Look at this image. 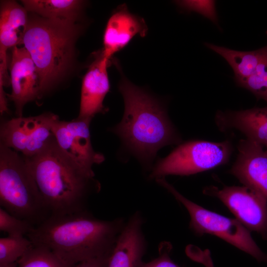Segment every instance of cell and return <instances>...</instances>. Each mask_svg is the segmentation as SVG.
<instances>
[{
    "label": "cell",
    "instance_id": "obj_1",
    "mask_svg": "<svg viewBox=\"0 0 267 267\" xmlns=\"http://www.w3.org/2000/svg\"><path fill=\"white\" fill-rule=\"evenodd\" d=\"M126 222L97 219L87 210L50 216L26 236L46 247L71 267L84 261L109 255Z\"/></svg>",
    "mask_w": 267,
    "mask_h": 267
},
{
    "label": "cell",
    "instance_id": "obj_2",
    "mask_svg": "<svg viewBox=\"0 0 267 267\" xmlns=\"http://www.w3.org/2000/svg\"><path fill=\"white\" fill-rule=\"evenodd\" d=\"M25 158L50 216L87 210L89 197L100 190L94 175L62 150L54 136L40 152Z\"/></svg>",
    "mask_w": 267,
    "mask_h": 267
},
{
    "label": "cell",
    "instance_id": "obj_3",
    "mask_svg": "<svg viewBox=\"0 0 267 267\" xmlns=\"http://www.w3.org/2000/svg\"><path fill=\"white\" fill-rule=\"evenodd\" d=\"M118 88L125 110L121 122L112 131L134 154L149 161L162 147L180 141L166 109L157 99L124 76Z\"/></svg>",
    "mask_w": 267,
    "mask_h": 267
},
{
    "label": "cell",
    "instance_id": "obj_4",
    "mask_svg": "<svg viewBox=\"0 0 267 267\" xmlns=\"http://www.w3.org/2000/svg\"><path fill=\"white\" fill-rule=\"evenodd\" d=\"M76 33L73 21L40 16L29 19L22 44L36 65L40 98L69 67Z\"/></svg>",
    "mask_w": 267,
    "mask_h": 267
},
{
    "label": "cell",
    "instance_id": "obj_5",
    "mask_svg": "<svg viewBox=\"0 0 267 267\" xmlns=\"http://www.w3.org/2000/svg\"><path fill=\"white\" fill-rule=\"evenodd\" d=\"M0 205L34 227L50 215L21 154L0 144Z\"/></svg>",
    "mask_w": 267,
    "mask_h": 267
},
{
    "label": "cell",
    "instance_id": "obj_6",
    "mask_svg": "<svg viewBox=\"0 0 267 267\" xmlns=\"http://www.w3.org/2000/svg\"><path fill=\"white\" fill-rule=\"evenodd\" d=\"M187 210L190 228L196 234H210L254 257L259 262L267 263V254L264 252L252 238L250 230L236 219L223 216L209 211L187 199L170 184L164 177L156 179Z\"/></svg>",
    "mask_w": 267,
    "mask_h": 267
},
{
    "label": "cell",
    "instance_id": "obj_7",
    "mask_svg": "<svg viewBox=\"0 0 267 267\" xmlns=\"http://www.w3.org/2000/svg\"><path fill=\"white\" fill-rule=\"evenodd\" d=\"M232 151L229 140H191L179 145L153 167L149 177L188 176L214 169L228 162Z\"/></svg>",
    "mask_w": 267,
    "mask_h": 267
},
{
    "label": "cell",
    "instance_id": "obj_8",
    "mask_svg": "<svg viewBox=\"0 0 267 267\" xmlns=\"http://www.w3.org/2000/svg\"><path fill=\"white\" fill-rule=\"evenodd\" d=\"M58 118L54 113L45 112L3 121L0 127V144L25 157L32 156L42 150L54 136L51 129Z\"/></svg>",
    "mask_w": 267,
    "mask_h": 267
},
{
    "label": "cell",
    "instance_id": "obj_9",
    "mask_svg": "<svg viewBox=\"0 0 267 267\" xmlns=\"http://www.w3.org/2000/svg\"><path fill=\"white\" fill-rule=\"evenodd\" d=\"M203 193L220 199L248 230L267 239V202L259 193L244 185L209 186Z\"/></svg>",
    "mask_w": 267,
    "mask_h": 267
},
{
    "label": "cell",
    "instance_id": "obj_10",
    "mask_svg": "<svg viewBox=\"0 0 267 267\" xmlns=\"http://www.w3.org/2000/svg\"><path fill=\"white\" fill-rule=\"evenodd\" d=\"M90 122L78 118L71 121H61L59 118L53 123L51 130L61 150L85 171L94 175L92 166L102 163L105 158L92 148Z\"/></svg>",
    "mask_w": 267,
    "mask_h": 267
},
{
    "label": "cell",
    "instance_id": "obj_11",
    "mask_svg": "<svg viewBox=\"0 0 267 267\" xmlns=\"http://www.w3.org/2000/svg\"><path fill=\"white\" fill-rule=\"evenodd\" d=\"M10 74L12 91L7 96L14 104L17 117H22L25 105L40 98L38 71L24 46H16L12 48Z\"/></svg>",
    "mask_w": 267,
    "mask_h": 267
},
{
    "label": "cell",
    "instance_id": "obj_12",
    "mask_svg": "<svg viewBox=\"0 0 267 267\" xmlns=\"http://www.w3.org/2000/svg\"><path fill=\"white\" fill-rule=\"evenodd\" d=\"M264 147L247 138L240 140L237 159L229 172L267 202V150Z\"/></svg>",
    "mask_w": 267,
    "mask_h": 267
},
{
    "label": "cell",
    "instance_id": "obj_13",
    "mask_svg": "<svg viewBox=\"0 0 267 267\" xmlns=\"http://www.w3.org/2000/svg\"><path fill=\"white\" fill-rule=\"evenodd\" d=\"M109 62L101 50L89 65L82 81L78 118L91 121L96 114L106 112L103 102L110 89L107 73Z\"/></svg>",
    "mask_w": 267,
    "mask_h": 267
},
{
    "label": "cell",
    "instance_id": "obj_14",
    "mask_svg": "<svg viewBox=\"0 0 267 267\" xmlns=\"http://www.w3.org/2000/svg\"><path fill=\"white\" fill-rule=\"evenodd\" d=\"M148 28L144 20L132 13L126 4L119 6L109 18L103 35V56L110 60L135 36L144 37Z\"/></svg>",
    "mask_w": 267,
    "mask_h": 267
},
{
    "label": "cell",
    "instance_id": "obj_15",
    "mask_svg": "<svg viewBox=\"0 0 267 267\" xmlns=\"http://www.w3.org/2000/svg\"><path fill=\"white\" fill-rule=\"evenodd\" d=\"M143 223L139 211L130 218L118 237L107 267H141L146 248Z\"/></svg>",
    "mask_w": 267,
    "mask_h": 267
},
{
    "label": "cell",
    "instance_id": "obj_16",
    "mask_svg": "<svg viewBox=\"0 0 267 267\" xmlns=\"http://www.w3.org/2000/svg\"><path fill=\"white\" fill-rule=\"evenodd\" d=\"M215 121L222 131L234 129L267 148V106L238 111H219Z\"/></svg>",
    "mask_w": 267,
    "mask_h": 267
},
{
    "label": "cell",
    "instance_id": "obj_17",
    "mask_svg": "<svg viewBox=\"0 0 267 267\" xmlns=\"http://www.w3.org/2000/svg\"><path fill=\"white\" fill-rule=\"evenodd\" d=\"M29 19L24 6L12 0L2 1L0 12V68L6 69V51L22 44Z\"/></svg>",
    "mask_w": 267,
    "mask_h": 267
},
{
    "label": "cell",
    "instance_id": "obj_18",
    "mask_svg": "<svg viewBox=\"0 0 267 267\" xmlns=\"http://www.w3.org/2000/svg\"><path fill=\"white\" fill-rule=\"evenodd\" d=\"M208 48L222 56L231 67L235 83L252 75L267 54V45L261 48L248 51L230 49L215 44L204 43Z\"/></svg>",
    "mask_w": 267,
    "mask_h": 267
},
{
    "label": "cell",
    "instance_id": "obj_19",
    "mask_svg": "<svg viewBox=\"0 0 267 267\" xmlns=\"http://www.w3.org/2000/svg\"><path fill=\"white\" fill-rule=\"evenodd\" d=\"M23 6L43 18L75 22L82 2L77 0H24Z\"/></svg>",
    "mask_w": 267,
    "mask_h": 267
},
{
    "label": "cell",
    "instance_id": "obj_20",
    "mask_svg": "<svg viewBox=\"0 0 267 267\" xmlns=\"http://www.w3.org/2000/svg\"><path fill=\"white\" fill-rule=\"evenodd\" d=\"M17 263V267H71L46 247L34 244Z\"/></svg>",
    "mask_w": 267,
    "mask_h": 267
},
{
    "label": "cell",
    "instance_id": "obj_21",
    "mask_svg": "<svg viewBox=\"0 0 267 267\" xmlns=\"http://www.w3.org/2000/svg\"><path fill=\"white\" fill-rule=\"evenodd\" d=\"M25 236H8L0 238V264L17 262L32 246Z\"/></svg>",
    "mask_w": 267,
    "mask_h": 267
},
{
    "label": "cell",
    "instance_id": "obj_22",
    "mask_svg": "<svg viewBox=\"0 0 267 267\" xmlns=\"http://www.w3.org/2000/svg\"><path fill=\"white\" fill-rule=\"evenodd\" d=\"M235 83L250 91L258 99H263L267 103V54L252 75Z\"/></svg>",
    "mask_w": 267,
    "mask_h": 267
},
{
    "label": "cell",
    "instance_id": "obj_23",
    "mask_svg": "<svg viewBox=\"0 0 267 267\" xmlns=\"http://www.w3.org/2000/svg\"><path fill=\"white\" fill-rule=\"evenodd\" d=\"M182 10L187 12H195L208 19L219 27V18L216 9V1L184 0L174 1Z\"/></svg>",
    "mask_w": 267,
    "mask_h": 267
},
{
    "label": "cell",
    "instance_id": "obj_24",
    "mask_svg": "<svg viewBox=\"0 0 267 267\" xmlns=\"http://www.w3.org/2000/svg\"><path fill=\"white\" fill-rule=\"evenodd\" d=\"M34 228L28 222L13 216L0 207V230L8 236H26Z\"/></svg>",
    "mask_w": 267,
    "mask_h": 267
},
{
    "label": "cell",
    "instance_id": "obj_25",
    "mask_svg": "<svg viewBox=\"0 0 267 267\" xmlns=\"http://www.w3.org/2000/svg\"><path fill=\"white\" fill-rule=\"evenodd\" d=\"M172 248L170 242H162L159 245L158 257L149 262H143L140 267H180L170 258Z\"/></svg>",
    "mask_w": 267,
    "mask_h": 267
},
{
    "label": "cell",
    "instance_id": "obj_26",
    "mask_svg": "<svg viewBox=\"0 0 267 267\" xmlns=\"http://www.w3.org/2000/svg\"><path fill=\"white\" fill-rule=\"evenodd\" d=\"M110 255L84 261L74 267H107Z\"/></svg>",
    "mask_w": 267,
    "mask_h": 267
},
{
    "label": "cell",
    "instance_id": "obj_27",
    "mask_svg": "<svg viewBox=\"0 0 267 267\" xmlns=\"http://www.w3.org/2000/svg\"><path fill=\"white\" fill-rule=\"evenodd\" d=\"M17 262L10 263H1L0 264V267H17Z\"/></svg>",
    "mask_w": 267,
    "mask_h": 267
},
{
    "label": "cell",
    "instance_id": "obj_28",
    "mask_svg": "<svg viewBox=\"0 0 267 267\" xmlns=\"http://www.w3.org/2000/svg\"><path fill=\"white\" fill-rule=\"evenodd\" d=\"M266 149L267 150V148Z\"/></svg>",
    "mask_w": 267,
    "mask_h": 267
}]
</instances>
